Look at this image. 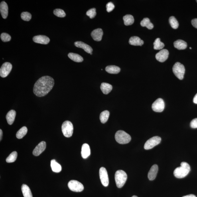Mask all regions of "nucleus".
Instances as JSON below:
<instances>
[{
    "instance_id": "obj_1",
    "label": "nucleus",
    "mask_w": 197,
    "mask_h": 197,
    "mask_svg": "<svg viewBox=\"0 0 197 197\" xmlns=\"http://www.w3.org/2000/svg\"><path fill=\"white\" fill-rule=\"evenodd\" d=\"M54 80L49 76L42 77L34 84L33 92L36 96H45L52 90L54 86Z\"/></svg>"
},
{
    "instance_id": "obj_2",
    "label": "nucleus",
    "mask_w": 197,
    "mask_h": 197,
    "mask_svg": "<svg viewBox=\"0 0 197 197\" xmlns=\"http://www.w3.org/2000/svg\"><path fill=\"white\" fill-rule=\"evenodd\" d=\"M190 166L187 162H183L181 164L180 167L174 170L173 174L176 178H182L185 177L190 171Z\"/></svg>"
},
{
    "instance_id": "obj_3",
    "label": "nucleus",
    "mask_w": 197,
    "mask_h": 197,
    "mask_svg": "<svg viewBox=\"0 0 197 197\" xmlns=\"http://www.w3.org/2000/svg\"><path fill=\"white\" fill-rule=\"evenodd\" d=\"M127 178V174L125 171L121 170H117L115 175V181L117 187H122L125 184Z\"/></svg>"
},
{
    "instance_id": "obj_4",
    "label": "nucleus",
    "mask_w": 197,
    "mask_h": 197,
    "mask_svg": "<svg viewBox=\"0 0 197 197\" xmlns=\"http://www.w3.org/2000/svg\"><path fill=\"white\" fill-rule=\"evenodd\" d=\"M115 139L117 143L121 144H125L129 143L131 141V137L125 131H119L115 133Z\"/></svg>"
},
{
    "instance_id": "obj_5",
    "label": "nucleus",
    "mask_w": 197,
    "mask_h": 197,
    "mask_svg": "<svg viewBox=\"0 0 197 197\" xmlns=\"http://www.w3.org/2000/svg\"><path fill=\"white\" fill-rule=\"evenodd\" d=\"M173 71L177 78L180 80L184 78L185 68L183 65L179 62H177L174 64L173 67Z\"/></svg>"
},
{
    "instance_id": "obj_6",
    "label": "nucleus",
    "mask_w": 197,
    "mask_h": 197,
    "mask_svg": "<svg viewBox=\"0 0 197 197\" xmlns=\"http://www.w3.org/2000/svg\"><path fill=\"white\" fill-rule=\"evenodd\" d=\"M62 131L65 137L69 138L72 136L74 131V127L71 122L66 121L62 123Z\"/></svg>"
},
{
    "instance_id": "obj_7",
    "label": "nucleus",
    "mask_w": 197,
    "mask_h": 197,
    "mask_svg": "<svg viewBox=\"0 0 197 197\" xmlns=\"http://www.w3.org/2000/svg\"><path fill=\"white\" fill-rule=\"evenodd\" d=\"M68 188L75 192H81L84 189V187L81 182L77 180H71L68 183Z\"/></svg>"
},
{
    "instance_id": "obj_8",
    "label": "nucleus",
    "mask_w": 197,
    "mask_h": 197,
    "mask_svg": "<svg viewBox=\"0 0 197 197\" xmlns=\"http://www.w3.org/2000/svg\"><path fill=\"white\" fill-rule=\"evenodd\" d=\"M161 138L158 136H155L151 138L146 142L144 145V149L146 150L152 149L161 143Z\"/></svg>"
},
{
    "instance_id": "obj_9",
    "label": "nucleus",
    "mask_w": 197,
    "mask_h": 197,
    "mask_svg": "<svg viewBox=\"0 0 197 197\" xmlns=\"http://www.w3.org/2000/svg\"><path fill=\"white\" fill-rule=\"evenodd\" d=\"M99 174L103 185L105 187L108 186L109 178L106 169L103 167H101L99 169Z\"/></svg>"
},
{
    "instance_id": "obj_10",
    "label": "nucleus",
    "mask_w": 197,
    "mask_h": 197,
    "mask_svg": "<svg viewBox=\"0 0 197 197\" xmlns=\"http://www.w3.org/2000/svg\"><path fill=\"white\" fill-rule=\"evenodd\" d=\"M12 69V65L11 63L9 62L4 63L0 69V76L2 78H6L9 74Z\"/></svg>"
},
{
    "instance_id": "obj_11",
    "label": "nucleus",
    "mask_w": 197,
    "mask_h": 197,
    "mask_svg": "<svg viewBox=\"0 0 197 197\" xmlns=\"http://www.w3.org/2000/svg\"><path fill=\"white\" fill-rule=\"evenodd\" d=\"M165 108V103L163 99L158 98L153 103L152 105V109L156 112L161 113L164 110Z\"/></svg>"
},
{
    "instance_id": "obj_12",
    "label": "nucleus",
    "mask_w": 197,
    "mask_h": 197,
    "mask_svg": "<svg viewBox=\"0 0 197 197\" xmlns=\"http://www.w3.org/2000/svg\"><path fill=\"white\" fill-rule=\"evenodd\" d=\"M169 55V52L168 50L162 49L156 54V58L158 62H163L167 60Z\"/></svg>"
},
{
    "instance_id": "obj_13",
    "label": "nucleus",
    "mask_w": 197,
    "mask_h": 197,
    "mask_svg": "<svg viewBox=\"0 0 197 197\" xmlns=\"http://www.w3.org/2000/svg\"><path fill=\"white\" fill-rule=\"evenodd\" d=\"M46 148V143L45 142L42 141L36 146L35 149H34L32 153L34 156H39L45 150Z\"/></svg>"
},
{
    "instance_id": "obj_14",
    "label": "nucleus",
    "mask_w": 197,
    "mask_h": 197,
    "mask_svg": "<svg viewBox=\"0 0 197 197\" xmlns=\"http://www.w3.org/2000/svg\"><path fill=\"white\" fill-rule=\"evenodd\" d=\"M34 42L36 43L47 44L50 42V39L48 36L44 35H38L34 36Z\"/></svg>"
},
{
    "instance_id": "obj_15",
    "label": "nucleus",
    "mask_w": 197,
    "mask_h": 197,
    "mask_svg": "<svg viewBox=\"0 0 197 197\" xmlns=\"http://www.w3.org/2000/svg\"><path fill=\"white\" fill-rule=\"evenodd\" d=\"M103 32L102 29L98 28L91 32V36L95 41H99L102 39Z\"/></svg>"
},
{
    "instance_id": "obj_16",
    "label": "nucleus",
    "mask_w": 197,
    "mask_h": 197,
    "mask_svg": "<svg viewBox=\"0 0 197 197\" xmlns=\"http://www.w3.org/2000/svg\"><path fill=\"white\" fill-rule=\"evenodd\" d=\"M74 44L77 47L83 49L87 53L90 54L92 52V48L90 45L85 44L84 42L82 41H76L75 42Z\"/></svg>"
},
{
    "instance_id": "obj_17",
    "label": "nucleus",
    "mask_w": 197,
    "mask_h": 197,
    "mask_svg": "<svg viewBox=\"0 0 197 197\" xmlns=\"http://www.w3.org/2000/svg\"><path fill=\"white\" fill-rule=\"evenodd\" d=\"M158 169V166L156 164L152 166L148 172V179L151 181L155 179L157 175Z\"/></svg>"
},
{
    "instance_id": "obj_18",
    "label": "nucleus",
    "mask_w": 197,
    "mask_h": 197,
    "mask_svg": "<svg viewBox=\"0 0 197 197\" xmlns=\"http://www.w3.org/2000/svg\"><path fill=\"white\" fill-rule=\"evenodd\" d=\"M90 146L87 143L83 144L82 148V151H81V155L82 157L84 159H86L90 156Z\"/></svg>"
},
{
    "instance_id": "obj_19",
    "label": "nucleus",
    "mask_w": 197,
    "mask_h": 197,
    "mask_svg": "<svg viewBox=\"0 0 197 197\" xmlns=\"http://www.w3.org/2000/svg\"><path fill=\"white\" fill-rule=\"evenodd\" d=\"M0 11L2 17L4 19H6L8 15V7L6 2H2L0 4Z\"/></svg>"
},
{
    "instance_id": "obj_20",
    "label": "nucleus",
    "mask_w": 197,
    "mask_h": 197,
    "mask_svg": "<svg viewBox=\"0 0 197 197\" xmlns=\"http://www.w3.org/2000/svg\"><path fill=\"white\" fill-rule=\"evenodd\" d=\"M129 43L132 45L141 46L143 44L144 42L138 36H133L130 38Z\"/></svg>"
},
{
    "instance_id": "obj_21",
    "label": "nucleus",
    "mask_w": 197,
    "mask_h": 197,
    "mask_svg": "<svg viewBox=\"0 0 197 197\" xmlns=\"http://www.w3.org/2000/svg\"><path fill=\"white\" fill-rule=\"evenodd\" d=\"M16 115V111L15 110H11L8 112L6 116V119L8 124L10 125L13 124L15 121Z\"/></svg>"
},
{
    "instance_id": "obj_22",
    "label": "nucleus",
    "mask_w": 197,
    "mask_h": 197,
    "mask_svg": "<svg viewBox=\"0 0 197 197\" xmlns=\"http://www.w3.org/2000/svg\"><path fill=\"white\" fill-rule=\"evenodd\" d=\"M174 47L178 50L185 49L187 46L186 42L183 40H178L174 42Z\"/></svg>"
},
{
    "instance_id": "obj_23",
    "label": "nucleus",
    "mask_w": 197,
    "mask_h": 197,
    "mask_svg": "<svg viewBox=\"0 0 197 197\" xmlns=\"http://www.w3.org/2000/svg\"><path fill=\"white\" fill-rule=\"evenodd\" d=\"M101 91L105 94H108L112 90L113 87L109 83H103L101 86Z\"/></svg>"
},
{
    "instance_id": "obj_24",
    "label": "nucleus",
    "mask_w": 197,
    "mask_h": 197,
    "mask_svg": "<svg viewBox=\"0 0 197 197\" xmlns=\"http://www.w3.org/2000/svg\"><path fill=\"white\" fill-rule=\"evenodd\" d=\"M50 165L52 171L54 172L59 173L62 170L61 165L58 163L55 160H52L51 161Z\"/></svg>"
},
{
    "instance_id": "obj_25",
    "label": "nucleus",
    "mask_w": 197,
    "mask_h": 197,
    "mask_svg": "<svg viewBox=\"0 0 197 197\" xmlns=\"http://www.w3.org/2000/svg\"><path fill=\"white\" fill-rule=\"evenodd\" d=\"M105 71L110 74H118L120 72L121 69L118 66H108L105 68Z\"/></svg>"
},
{
    "instance_id": "obj_26",
    "label": "nucleus",
    "mask_w": 197,
    "mask_h": 197,
    "mask_svg": "<svg viewBox=\"0 0 197 197\" xmlns=\"http://www.w3.org/2000/svg\"><path fill=\"white\" fill-rule=\"evenodd\" d=\"M21 190L24 197H33L30 188L26 184L22 185Z\"/></svg>"
},
{
    "instance_id": "obj_27",
    "label": "nucleus",
    "mask_w": 197,
    "mask_h": 197,
    "mask_svg": "<svg viewBox=\"0 0 197 197\" xmlns=\"http://www.w3.org/2000/svg\"><path fill=\"white\" fill-rule=\"evenodd\" d=\"M140 24L143 27H146L149 30L153 29L154 27L153 24L151 23L150 19L148 18H144L141 21Z\"/></svg>"
},
{
    "instance_id": "obj_28",
    "label": "nucleus",
    "mask_w": 197,
    "mask_h": 197,
    "mask_svg": "<svg viewBox=\"0 0 197 197\" xmlns=\"http://www.w3.org/2000/svg\"><path fill=\"white\" fill-rule=\"evenodd\" d=\"M68 56L69 58L75 62H80L83 61V58L82 57L78 54L70 53L68 54Z\"/></svg>"
},
{
    "instance_id": "obj_29",
    "label": "nucleus",
    "mask_w": 197,
    "mask_h": 197,
    "mask_svg": "<svg viewBox=\"0 0 197 197\" xmlns=\"http://www.w3.org/2000/svg\"><path fill=\"white\" fill-rule=\"evenodd\" d=\"M124 23L126 26H129L133 24L135 19L133 16L131 15H128L124 16L123 17Z\"/></svg>"
},
{
    "instance_id": "obj_30",
    "label": "nucleus",
    "mask_w": 197,
    "mask_h": 197,
    "mask_svg": "<svg viewBox=\"0 0 197 197\" xmlns=\"http://www.w3.org/2000/svg\"><path fill=\"white\" fill-rule=\"evenodd\" d=\"M28 132L27 128L25 126L22 127L16 134V137L18 139H21L26 135Z\"/></svg>"
},
{
    "instance_id": "obj_31",
    "label": "nucleus",
    "mask_w": 197,
    "mask_h": 197,
    "mask_svg": "<svg viewBox=\"0 0 197 197\" xmlns=\"http://www.w3.org/2000/svg\"><path fill=\"white\" fill-rule=\"evenodd\" d=\"M109 116V111L105 110L101 112L100 115V119L101 123H105L107 121Z\"/></svg>"
},
{
    "instance_id": "obj_32",
    "label": "nucleus",
    "mask_w": 197,
    "mask_h": 197,
    "mask_svg": "<svg viewBox=\"0 0 197 197\" xmlns=\"http://www.w3.org/2000/svg\"><path fill=\"white\" fill-rule=\"evenodd\" d=\"M154 49L155 50H161L164 48V44L161 41L160 38H157L154 42Z\"/></svg>"
},
{
    "instance_id": "obj_33",
    "label": "nucleus",
    "mask_w": 197,
    "mask_h": 197,
    "mask_svg": "<svg viewBox=\"0 0 197 197\" xmlns=\"http://www.w3.org/2000/svg\"><path fill=\"white\" fill-rule=\"evenodd\" d=\"M17 153L15 151L13 152L7 158L6 161L7 163H12L16 161L17 157Z\"/></svg>"
},
{
    "instance_id": "obj_34",
    "label": "nucleus",
    "mask_w": 197,
    "mask_h": 197,
    "mask_svg": "<svg viewBox=\"0 0 197 197\" xmlns=\"http://www.w3.org/2000/svg\"><path fill=\"white\" fill-rule=\"evenodd\" d=\"M169 22L172 28L174 29H178L179 26V24L175 17L173 16L170 17L169 18Z\"/></svg>"
},
{
    "instance_id": "obj_35",
    "label": "nucleus",
    "mask_w": 197,
    "mask_h": 197,
    "mask_svg": "<svg viewBox=\"0 0 197 197\" xmlns=\"http://www.w3.org/2000/svg\"><path fill=\"white\" fill-rule=\"evenodd\" d=\"M54 13L55 15L59 17H64L66 16V14L64 11L61 9H58L54 10Z\"/></svg>"
},
{
    "instance_id": "obj_36",
    "label": "nucleus",
    "mask_w": 197,
    "mask_h": 197,
    "mask_svg": "<svg viewBox=\"0 0 197 197\" xmlns=\"http://www.w3.org/2000/svg\"><path fill=\"white\" fill-rule=\"evenodd\" d=\"M21 17L24 21H28L31 19L32 15L29 12H24L21 14Z\"/></svg>"
},
{
    "instance_id": "obj_37",
    "label": "nucleus",
    "mask_w": 197,
    "mask_h": 197,
    "mask_svg": "<svg viewBox=\"0 0 197 197\" xmlns=\"http://www.w3.org/2000/svg\"><path fill=\"white\" fill-rule=\"evenodd\" d=\"M96 15V13L95 8H92V9L88 10L86 13V15L88 16L91 19H92V18H94L95 16Z\"/></svg>"
},
{
    "instance_id": "obj_38",
    "label": "nucleus",
    "mask_w": 197,
    "mask_h": 197,
    "mask_svg": "<svg viewBox=\"0 0 197 197\" xmlns=\"http://www.w3.org/2000/svg\"><path fill=\"white\" fill-rule=\"evenodd\" d=\"M1 38L2 40L4 42H9L11 40V36L9 34L6 33L1 34Z\"/></svg>"
},
{
    "instance_id": "obj_39",
    "label": "nucleus",
    "mask_w": 197,
    "mask_h": 197,
    "mask_svg": "<svg viewBox=\"0 0 197 197\" xmlns=\"http://www.w3.org/2000/svg\"><path fill=\"white\" fill-rule=\"evenodd\" d=\"M115 6L111 2L108 3L106 5L107 11L108 12H110L112 11L114 9Z\"/></svg>"
},
{
    "instance_id": "obj_40",
    "label": "nucleus",
    "mask_w": 197,
    "mask_h": 197,
    "mask_svg": "<svg viewBox=\"0 0 197 197\" xmlns=\"http://www.w3.org/2000/svg\"><path fill=\"white\" fill-rule=\"evenodd\" d=\"M190 126L192 128H197V118L193 119L191 122Z\"/></svg>"
},
{
    "instance_id": "obj_41",
    "label": "nucleus",
    "mask_w": 197,
    "mask_h": 197,
    "mask_svg": "<svg viewBox=\"0 0 197 197\" xmlns=\"http://www.w3.org/2000/svg\"><path fill=\"white\" fill-rule=\"evenodd\" d=\"M191 23L192 26L197 29V18L193 19L191 21Z\"/></svg>"
},
{
    "instance_id": "obj_42",
    "label": "nucleus",
    "mask_w": 197,
    "mask_h": 197,
    "mask_svg": "<svg viewBox=\"0 0 197 197\" xmlns=\"http://www.w3.org/2000/svg\"><path fill=\"white\" fill-rule=\"evenodd\" d=\"M193 102L195 104H197V93L195 95L193 99Z\"/></svg>"
},
{
    "instance_id": "obj_43",
    "label": "nucleus",
    "mask_w": 197,
    "mask_h": 197,
    "mask_svg": "<svg viewBox=\"0 0 197 197\" xmlns=\"http://www.w3.org/2000/svg\"><path fill=\"white\" fill-rule=\"evenodd\" d=\"M3 137V132L1 129L0 130V140L1 141Z\"/></svg>"
},
{
    "instance_id": "obj_44",
    "label": "nucleus",
    "mask_w": 197,
    "mask_h": 197,
    "mask_svg": "<svg viewBox=\"0 0 197 197\" xmlns=\"http://www.w3.org/2000/svg\"><path fill=\"white\" fill-rule=\"evenodd\" d=\"M182 197H196L194 195L190 194L187 195L185 196Z\"/></svg>"
},
{
    "instance_id": "obj_45",
    "label": "nucleus",
    "mask_w": 197,
    "mask_h": 197,
    "mask_svg": "<svg viewBox=\"0 0 197 197\" xmlns=\"http://www.w3.org/2000/svg\"><path fill=\"white\" fill-rule=\"evenodd\" d=\"M132 197H138V196H135V195H134Z\"/></svg>"
},
{
    "instance_id": "obj_46",
    "label": "nucleus",
    "mask_w": 197,
    "mask_h": 197,
    "mask_svg": "<svg viewBox=\"0 0 197 197\" xmlns=\"http://www.w3.org/2000/svg\"><path fill=\"white\" fill-rule=\"evenodd\" d=\"M90 54L92 55V53H91Z\"/></svg>"
},
{
    "instance_id": "obj_47",
    "label": "nucleus",
    "mask_w": 197,
    "mask_h": 197,
    "mask_svg": "<svg viewBox=\"0 0 197 197\" xmlns=\"http://www.w3.org/2000/svg\"><path fill=\"white\" fill-rule=\"evenodd\" d=\"M190 49H192L190 47Z\"/></svg>"
},
{
    "instance_id": "obj_48",
    "label": "nucleus",
    "mask_w": 197,
    "mask_h": 197,
    "mask_svg": "<svg viewBox=\"0 0 197 197\" xmlns=\"http://www.w3.org/2000/svg\"><path fill=\"white\" fill-rule=\"evenodd\" d=\"M196 1V2H197V1Z\"/></svg>"
}]
</instances>
